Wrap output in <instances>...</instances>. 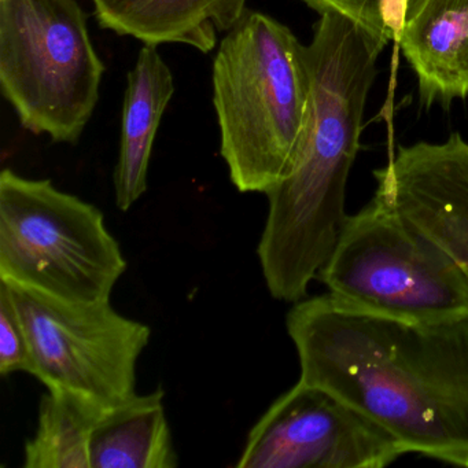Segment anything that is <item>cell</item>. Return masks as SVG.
<instances>
[{"label": "cell", "instance_id": "4", "mask_svg": "<svg viewBox=\"0 0 468 468\" xmlns=\"http://www.w3.org/2000/svg\"><path fill=\"white\" fill-rule=\"evenodd\" d=\"M127 270L103 213L50 180L0 174V281L73 303L111 300Z\"/></svg>", "mask_w": 468, "mask_h": 468}, {"label": "cell", "instance_id": "2", "mask_svg": "<svg viewBox=\"0 0 468 468\" xmlns=\"http://www.w3.org/2000/svg\"><path fill=\"white\" fill-rule=\"evenodd\" d=\"M388 42L338 12H324L306 46L311 95L286 176L265 196L257 254L271 295L303 300L344 231L346 186L357 157L364 109Z\"/></svg>", "mask_w": 468, "mask_h": 468}, {"label": "cell", "instance_id": "7", "mask_svg": "<svg viewBox=\"0 0 468 468\" xmlns=\"http://www.w3.org/2000/svg\"><path fill=\"white\" fill-rule=\"evenodd\" d=\"M4 282L31 350L32 375L48 388L113 407L136 394V364L150 328L111 300L73 303Z\"/></svg>", "mask_w": 468, "mask_h": 468}, {"label": "cell", "instance_id": "11", "mask_svg": "<svg viewBox=\"0 0 468 468\" xmlns=\"http://www.w3.org/2000/svg\"><path fill=\"white\" fill-rule=\"evenodd\" d=\"M103 29L144 45L177 43L207 54L218 32H229L245 15L246 0H92Z\"/></svg>", "mask_w": 468, "mask_h": 468}, {"label": "cell", "instance_id": "9", "mask_svg": "<svg viewBox=\"0 0 468 468\" xmlns=\"http://www.w3.org/2000/svg\"><path fill=\"white\" fill-rule=\"evenodd\" d=\"M374 177L375 197L441 249L468 286V142L452 133L399 147Z\"/></svg>", "mask_w": 468, "mask_h": 468}, {"label": "cell", "instance_id": "6", "mask_svg": "<svg viewBox=\"0 0 468 468\" xmlns=\"http://www.w3.org/2000/svg\"><path fill=\"white\" fill-rule=\"evenodd\" d=\"M316 279L339 303L382 316L438 322L468 314L459 268L375 196L347 218Z\"/></svg>", "mask_w": 468, "mask_h": 468}, {"label": "cell", "instance_id": "1", "mask_svg": "<svg viewBox=\"0 0 468 468\" xmlns=\"http://www.w3.org/2000/svg\"><path fill=\"white\" fill-rule=\"evenodd\" d=\"M300 380L341 397L401 446L448 464L468 459V314L394 319L330 294L290 309Z\"/></svg>", "mask_w": 468, "mask_h": 468}, {"label": "cell", "instance_id": "8", "mask_svg": "<svg viewBox=\"0 0 468 468\" xmlns=\"http://www.w3.org/2000/svg\"><path fill=\"white\" fill-rule=\"evenodd\" d=\"M399 443L349 402L298 380L249 432L237 468H383Z\"/></svg>", "mask_w": 468, "mask_h": 468}, {"label": "cell", "instance_id": "12", "mask_svg": "<svg viewBox=\"0 0 468 468\" xmlns=\"http://www.w3.org/2000/svg\"><path fill=\"white\" fill-rule=\"evenodd\" d=\"M172 70L157 46L144 45L127 78L119 160L114 169L117 207L128 210L146 193L155 136L175 94Z\"/></svg>", "mask_w": 468, "mask_h": 468}, {"label": "cell", "instance_id": "17", "mask_svg": "<svg viewBox=\"0 0 468 468\" xmlns=\"http://www.w3.org/2000/svg\"><path fill=\"white\" fill-rule=\"evenodd\" d=\"M463 467H468V459L465 460L464 465H463Z\"/></svg>", "mask_w": 468, "mask_h": 468}, {"label": "cell", "instance_id": "10", "mask_svg": "<svg viewBox=\"0 0 468 468\" xmlns=\"http://www.w3.org/2000/svg\"><path fill=\"white\" fill-rule=\"evenodd\" d=\"M396 40L421 103L468 97V0H404Z\"/></svg>", "mask_w": 468, "mask_h": 468}, {"label": "cell", "instance_id": "5", "mask_svg": "<svg viewBox=\"0 0 468 468\" xmlns=\"http://www.w3.org/2000/svg\"><path fill=\"white\" fill-rule=\"evenodd\" d=\"M103 72L78 0H0V89L26 130L78 144Z\"/></svg>", "mask_w": 468, "mask_h": 468}, {"label": "cell", "instance_id": "16", "mask_svg": "<svg viewBox=\"0 0 468 468\" xmlns=\"http://www.w3.org/2000/svg\"><path fill=\"white\" fill-rule=\"evenodd\" d=\"M32 371L34 364L26 330L6 284L0 282V374L4 377L15 372L32 375Z\"/></svg>", "mask_w": 468, "mask_h": 468}, {"label": "cell", "instance_id": "15", "mask_svg": "<svg viewBox=\"0 0 468 468\" xmlns=\"http://www.w3.org/2000/svg\"><path fill=\"white\" fill-rule=\"evenodd\" d=\"M319 12H338L385 42L396 40L404 0H303Z\"/></svg>", "mask_w": 468, "mask_h": 468}, {"label": "cell", "instance_id": "3", "mask_svg": "<svg viewBox=\"0 0 468 468\" xmlns=\"http://www.w3.org/2000/svg\"><path fill=\"white\" fill-rule=\"evenodd\" d=\"M220 153L240 193L267 194L289 172L311 95L306 46L264 13L246 10L213 59Z\"/></svg>", "mask_w": 468, "mask_h": 468}, {"label": "cell", "instance_id": "14", "mask_svg": "<svg viewBox=\"0 0 468 468\" xmlns=\"http://www.w3.org/2000/svg\"><path fill=\"white\" fill-rule=\"evenodd\" d=\"M103 405L58 388L40 399L37 429L27 441L26 468H90V438Z\"/></svg>", "mask_w": 468, "mask_h": 468}, {"label": "cell", "instance_id": "13", "mask_svg": "<svg viewBox=\"0 0 468 468\" xmlns=\"http://www.w3.org/2000/svg\"><path fill=\"white\" fill-rule=\"evenodd\" d=\"M163 388L105 408L90 438V468H175Z\"/></svg>", "mask_w": 468, "mask_h": 468}]
</instances>
